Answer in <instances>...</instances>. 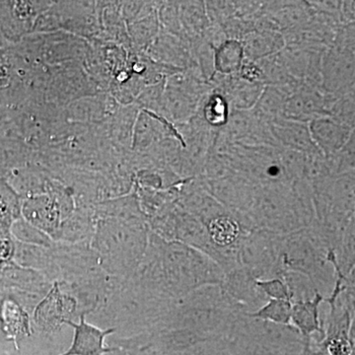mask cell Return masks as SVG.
Wrapping results in <instances>:
<instances>
[{
    "instance_id": "6da1fadb",
    "label": "cell",
    "mask_w": 355,
    "mask_h": 355,
    "mask_svg": "<svg viewBox=\"0 0 355 355\" xmlns=\"http://www.w3.org/2000/svg\"><path fill=\"white\" fill-rule=\"evenodd\" d=\"M354 51L330 46L324 53L321 65V88L333 97L354 92Z\"/></svg>"
},
{
    "instance_id": "7a4b0ae2",
    "label": "cell",
    "mask_w": 355,
    "mask_h": 355,
    "mask_svg": "<svg viewBox=\"0 0 355 355\" xmlns=\"http://www.w3.org/2000/svg\"><path fill=\"white\" fill-rule=\"evenodd\" d=\"M336 97L326 94L321 86L300 81L287 99L286 116L288 120L309 123L329 112Z\"/></svg>"
},
{
    "instance_id": "3957f363",
    "label": "cell",
    "mask_w": 355,
    "mask_h": 355,
    "mask_svg": "<svg viewBox=\"0 0 355 355\" xmlns=\"http://www.w3.org/2000/svg\"><path fill=\"white\" fill-rule=\"evenodd\" d=\"M209 83L214 90L225 97L229 108L237 111L253 109L265 88L263 84L249 83L240 78L237 73L223 76L214 72Z\"/></svg>"
},
{
    "instance_id": "277c9868",
    "label": "cell",
    "mask_w": 355,
    "mask_h": 355,
    "mask_svg": "<svg viewBox=\"0 0 355 355\" xmlns=\"http://www.w3.org/2000/svg\"><path fill=\"white\" fill-rule=\"evenodd\" d=\"M327 49L289 48L279 53L280 60L293 78L321 86V65Z\"/></svg>"
},
{
    "instance_id": "5b68a950",
    "label": "cell",
    "mask_w": 355,
    "mask_h": 355,
    "mask_svg": "<svg viewBox=\"0 0 355 355\" xmlns=\"http://www.w3.org/2000/svg\"><path fill=\"white\" fill-rule=\"evenodd\" d=\"M270 128L279 148L309 156L322 154L311 137L309 123L280 118L272 121Z\"/></svg>"
},
{
    "instance_id": "8992f818",
    "label": "cell",
    "mask_w": 355,
    "mask_h": 355,
    "mask_svg": "<svg viewBox=\"0 0 355 355\" xmlns=\"http://www.w3.org/2000/svg\"><path fill=\"white\" fill-rule=\"evenodd\" d=\"M311 137L324 156L342 150L354 132V128L338 123L330 116H322L309 123Z\"/></svg>"
},
{
    "instance_id": "52a82bcc",
    "label": "cell",
    "mask_w": 355,
    "mask_h": 355,
    "mask_svg": "<svg viewBox=\"0 0 355 355\" xmlns=\"http://www.w3.org/2000/svg\"><path fill=\"white\" fill-rule=\"evenodd\" d=\"M74 328V338L71 347L62 355H104L116 352L119 349H112L104 345L105 338L114 333V329L103 331L86 323L84 315L80 317L79 324L67 322Z\"/></svg>"
},
{
    "instance_id": "ba28073f",
    "label": "cell",
    "mask_w": 355,
    "mask_h": 355,
    "mask_svg": "<svg viewBox=\"0 0 355 355\" xmlns=\"http://www.w3.org/2000/svg\"><path fill=\"white\" fill-rule=\"evenodd\" d=\"M323 296L320 293L315 294V297L304 301H295L292 305L291 320L294 329L300 334L304 340V352L311 349V336L312 334L321 333L324 336L323 327L320 323L319 306Z\"/></svg>"
},
{
    "instance_id": "9c48e42d",
    "label": "cell",
    "mask_w": 355,
    "mask_h": 355,
    "mask_svg": "<svg viewBox=\"0 0 355 355\" xmlns=\"http://www.w3.org/2000/svg\"><path fill=\"white\" fill-rule=\"evenodd\" d=\"M244 58L249 62H258L263 58L279 53L286 46L284 36L275 30H260L248 33L241 39Z\"/></svg>"
},
{
    "instance_id": "30bf717a",
    "label": "cell",
    "mask_w": 355,
    "mask_h": 355,
    "mask_svg": "<svg viewBox=\"0 0 355 355\" xmlns=\"http://www.w3.org/2000/svg\"><path fill=\"white\" fill-rule=\"evenodd\" d=\"M57 286L51 291L36 311L37 323L44 327H55L69 322V317L76 305L72 299L62 295Z\"/></svg>"
},
{
    "instance_id": "8fae6325",
    "label": "cell",
    "mask_w": 355,
    "mask_h": 355,
    "mask_svg": "<svg viewBox=\"0 0 355 355\" xmlns=\"http://www.w3.org/2000/svg\"><path fill=\"white\" fill-rule=\"evenodd\" d=\"M288 93L277 86H265L252 111L261 120L272 123L277 119L286 116V108Z\"/></svg>"
},
{
    "instance_id": "7c38bea8",
    "label": "cell",
    "mask_w": 355,
    "mask_h": 355,
    "mask_svg": "<svg viewBox=\"0 0 355 355\" xmlns=\"http://www.w3.org/2000/svg\"><path fill=\"white\" fill-rule=\"evenodd\" d=\"M244 60L241 42L238 40H226L214 50V72L223 76L237 73Z\"/></svg>"
},
{
    "instance_id": "4fadbf2b",
    "label": "cell",
    "mask_w": 355,
    "mask_h": 355,
    "mask_svg": "<svg viewBox=\"0 0 355 355\" xmlns=\"http://www.w3.org/2000/svg\"><path fill=\"white\" fill-rule=\"evenodd\" d=\"M198 114L207 125L219 130L227 125L230 108L225 97L212 89L211 92L203 98Z\"/></svg>"
},
{
    "instance_id": "5bb4252c",
    "label": "cell",
    "mask_w": 355,
    "mask_h": 355,
    "mask_svg": "<svg viewBox=\"0 0 355 355\" xmlns=\"http://www.w3.org/2000/svg\"><path fill=\"white\" fill-rule=\"evenodd\" d=\"M291 301L277 300L270 299L266 305L253 314H248V317L260 320V321L270 322L277 324L289 326L291 320Z\"/></svg>"
},
{
    "instance_id": "9a60e30c",
    "label": "cell",
    "mask_w": 355,
    "mask_h": 355,
    "mask_svg": "<svg viewBox=\"0 0 355 355\" xmlns=\"http://www.w3.org/2000/svg\"><path fill=\"white\" fill-rule=\"evenodd\" d=\"M184 8H186L184 18L187 20L186 24L190 34V41H191L202 37V32L210 22L207 17V9H205V2H187L184 3Z\"/></svg>"
},
{
    "instance_id": "2e32d148",
    "label": "cell",
    "mask_w": 355,
    "mask_h": 355,
    "mask_svg": "<svg viewBox=\"0 0 355 355\" xmlns=\"http://www.w3.org/2000/svg\"><path fill=\"white\" fill-rule=\"evenodd\" d=\"M354 92L336 98L331 104L329 116L343 125L354 128L355 127Z\"/></svg>"
},
{
    "instance_id": "e0dca14e",
    "label": "cell",
    "mask_w": 355,
    "mask_h": 355,
    "mask_svg": "<svg viewBox=\"0 0 355 355\" xmlns=\"http://www.w3.org/2000/svg\"><path fill=\"white\" fill-rule=\"evenodd\" d=\"M256 284L266 297L277 299V300L291 301V294L289 292L288 286L286 282L277 277L268 280L256 279Z\"/></svg>"
},
{
    "instance_id": "ac0fdd59",
    "label": "cell",
    "mask_w": 355,
    "mask_h": 355,
    "mask_svg": "<svg viewBox=\"0 0 355 355\" xmlns=\"http://www.w3.org/2000/svg\"><path fill=\"white\" fill-rule=\"evenodd\" d=\"M238 76L249 83L263 84V73L257 62L244 60L241 69L237 72Z\"/></svg>"
},
{
    "instance_id": "d6986e66",
    "label": "cell",
    "mask_w": 355,
    "mask_h": 355,
    "mask_svg": "<svg viewBox=\"0 0 355 355\" xmlns=\"http://www.w3.org/2000/svg\"><path fill=\"white\" fill-rule=\"evenodd\" d=\"M354 1H342V6H340V23L342 24H349V23L354 22Z\"/></svg>"
},
{
    "instance_id": "ffe728a7",
    "label": "cell",
    "mask_w": 355,
    "mask_h": 355,
    "mask_svg": "<svg viewBox=\"0 0 355 355\" xmlns=\"http://www.w3.org/2000/svg\"><path fill=\"white\" fill-rule=\"evenodd\" d=\"M309 355H328V354H316V352H313L312 350H311Z\"/></svg>"
}]
</instances>
